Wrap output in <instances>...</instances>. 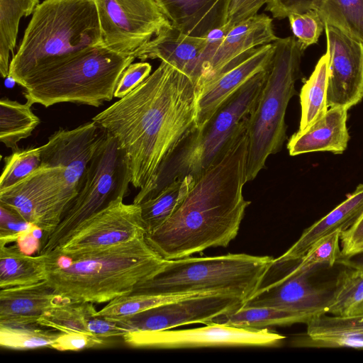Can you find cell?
Instances as JSON below:
<instances>
[{"mask_svg":"<svg viewBox=\"0 0 363 363\" xmlns=\"http://www.w3.org/2000/svg\"><path fill=\"white\" fill-rule=\"evenodd\" d=\"M312 272H296L290 263L273 259L258 286L242 306H269L303 313L312 318L325 315L332 291L315 286Z\"/></svg>","mask_w":363,"mask_h":363,"instance_id":"cell-12","label":"cell"},{"mask_svg":"<svg viewBox=\"0 0 363 363\" xmlns=\"http://www.w3.org/2000/svg\"><path fill=\"white\" fill-rule=\"evenodd\" d=\"M60 333L38 323L16 325L0 324V345L13 350L50 347Z\"/></svg>","mask_w":363,"mask_h":363,"instance_id":"cell-32","label":"cell"},{"mask_svg":"<svg viewBox=\"0 0 363 363\" xmlns=\"http://www.w3.org/2000/svg\"><path fill=\"white\" fill-rule=\"evenodd\" d=\"M362 301L363 269L346 267L337 277L326 313L349 316Z\"/></svg>","mask_w":363,"mask_h":363,"instance_id":"cell-31","label":"cell"},{"mask_svg":"<svg viewBox=\"0 0 363 363\" xmlns=\"http://www.w3.org/2000/svg\"><path fill=\"white\" fill-rule=\"evenodd\" d=\"M329 57L328 106L349 109L363 99V43L325 25Z\"/></svg>","mask_w":363,"mask_h":363,"instance_id":"cell-16","label":"cell"},{"mask_svg":"<svg viewBox=\"0 0 363 363\" xmlns=\"http://www.w3.org/2000/svg\"><path fill=\"white\" fill-rule=\"evenodd\" d=\"M287 18L294 36L304 50L318 43L325 25L315 10L291 13Z\"/></svg>","mask_w":363,"mask_h":363,"instance_id":"cell-38","label":"cell"},{"mask_svg":"<svg viewBox=\"0 0 363 363\" xmlns=\"http://www.w3.org/2000/svg\"><path fill=\"white\" fill-rule=\"evenodd\" d=\"M46 278L45 256L23 252L17 244L0 246L1 289L31 284Z\"/></svg>","mask_w":363,"mask_h":363,"instance_id":"cell-24","label":"cell"},{"mask_svg":"<svg viewBox=\"0 0 363 363\" xmlns=\"http://www.w3.org/2000/svg\"><path fill=\"white\" fill-rule=\"evenodd\" d=\"M363 314V301L359 303L352 312L350 315ZM350 316V315H349Z\"/></svg>","mask_w":363,"mask_h":363,"instance_id":"cell-49","label":"cell"},{"mask_svg":"<svg viewBox=\"0 0 363 363\" xmlns=\"http://www.w3.org/2000/svg\"><path fill=\"white\" fill-rule=\"evenodd\" d=\"M195 294H199L171 296L129 294L108 302L102 309L96 311L94 315L108 319L122 318Z\"/></svg>","mask_w":363,"mask_h":363,"instance_id":"cell-33","label":"cell"},{"mask_svg":"<svg viewBox=\"0 0 363 363\" xmlns=\"http://www.w3.org/2000/svg\"><path fill=\"white\" fill-rule=\"evenodd\" d=\"M65 301H68L57 294L45 280L1 289L0 324L37 323L46 311Z\"/></svg>","mask_w":363,"mask_h":363,"instance_id":"cell-21","label":"cell"},{"mask_svg":"<svg viewBox=\"0 0 363 363\" xmlns=\"http://www.w3.org/2000/svg\"><path fill=\"white\" fill-rule=\"evenodd\" d=\"M340 257L363 251V214L350 228L340 233Z\"/></svg>","mask_w":363,"mask_h":363,"instance_id":"cell-45","label":"cell"},{"mask_svg":"<svg viewBox=\"0 0 363 363\" xmlns=\"http://www.w3.org/2000/svg\"><path fill=\"white\" fill-rule=\"evenodd\" d=\"M191 175L177 178L156 196L138 205L146 234H150L164 223L187 196L195 184Z\"/></svg>","mask_w":363,"mask_h":363,"instance_id":"cell-26","label":"cell"},{"mask_svg":"<svg viewBox=\"0 0 363 363\" xmlns=\"http://www.w3.org/2000/svg\"><path fill=\"white\" fill-rule=\"evenodd\" d=\"M103 45L133 53L171 23L154 0H94Z\"/></svg>","mask_w":363,"mask_h":363,"instance_id":"cell-11","label":"cell"},{"mask_svg":"<svg viewBox=\"0 0 363 363\" xmlns=\"http://www.w3.org/2000/svg\"><path fill=\"white\" fill-rule=\"evenodd\" d=\"M243 303L240 298L228 294H199L111 320L127 333L159 331L188 324H206L214 317L242 306Z\"/></svg>","mask_w":363,"mask_h":363,"instance_id":"cell-14","label":"cell"},{"mask_svg":"<svg viewBox=\"0 0 363 363\" xmlns=\"http://www.w3.org/2000/svg\"><path fill=\"white\" fill-rule=\"evenodd\" d=\"M320 0H269L266 11L275 18L283 19L294 13H303L314 10Z\"/></svg>","mask_w":363,"mask_h":363,"instance_id":"cell-43","label":"cell"},{"mask_svg":"<svg viewBox=\"0 0 363 363\" xmlns=\"http://www.w3.org/2000/svg\"><path fill=\"white\" fill-rule=\"evenodd\" d=\"M285 336L267 328L253 329L209 323L184 330L128 332L123 338L133 347L175 349L221 346H274Z\"/></svg>","mask_w":363,"mask_h":363,"instance_id":"cell-13","label":"cell"},{"mask_svg":"<svg viewBox=\"0 0 363 363\" xmlns=\"http://www.w3.org/2000/svg\"><path fill=\"white\" fill-rule=\"evenodd\" d=\"M340 231L337 230L317 241L298 261L290 262L296 272H313L322 264L333 266L340 255Z\"/></svg>","mask_w":363,"mask_h":363,"instance_id":"cell-36","label":"cell"},{"mask_svg":"<svg viewBox=\"0 0 363 363\" xmlns=\"http://www.w3.org/2000/svg\"><path fill=\"white\" fill-rule=\"evenodd\" d=\"M274 50L272 43L245 52L198 89L197 128L204 125L247 81L269 67Z\"/></svg>","mask_w":363,"mask_h":363,"instance_id":"cell-17","label":"cell"},{"mask_svg":"<svg viewBox=\"0 0 363 363\" xmlns=\"http://www.w3.org/2000/svg\"><path fill=\"white\" fill-rule=\"evenodd\" d=\"M336 263L345 267L363 269V251L348 257H339Z\"/></svg>","mask_w":363,"mask_h":363,"instance_id":"cell-48","label":"cell"},{"mask_svg":"<svg viewBox=\"0 0 363 363\" xmlns=\"http://www.w3.org/2000/svg\"><path fill=\"white\" fill-rule=\"evenodd\" d=\"M40 0H0V73L9 74V56L16 45L18 26L23 16L33 14Z\"/></svg>","mask_w":363,"mask_h":363,"instance_id":"cell-29","label":"cell"},{"mask_svg":"<svg viewBox=\"0 0 363 363\" xmlns=\"http://www.w3.org/2000/svg\"><path fill=\"white\" fill-rule=\"evenodd\" d=\"M206 46L205 37L186 35L170 25L138 49L133 55L142 61L160 59L166 62L191 77L196 84Z\"/></svg>","mask_w":363,"mask_h":363,"instance_id":"cell-19","label":"cell"},{"mask_svg":"<svg viewBox=\"0 0 363 363\" xmlns=\"http://www.w3.org/2000/svg\"><path fill=\"white\" fill-rule=\"evenodd\" d=\"M329 57L327 52L318 60L300 93L301 115L298 130H304L328 111Z\"/></svg>","mask_w":363,"mask_h":363,"instance_id":"cell-27","label":"cell"},{"mask_svg":"<svg viewBox=\"0 0 363 363\" xmlns=\"http://www.w3.org/2000/svg\"><path fill=\"white\" fill-rule=\"evenodd\" d=\"M171 25L182 33L203 38L228 21L230 0H154Z\"/></svg>","mask_w":363,"mask_h":363,"instance_id":"cell-20","label":"cell"},{"mask_svg":"<svg viewBox=\"0 0 363 363\" xmlns=\"http://www.w3.org/2000/svg\"><path fill=\"white\" fill-rule=\"evenodd\" d=\"M60 164L40 166L13 186L0 190V205L50 235L76 196L67 187Z\"/></svg>","mask_w":363,"mask_h":363,"instance_id":"cell-10","label":"cell"},{"mask_svg":"<svg viewBox=\"0 0 363 363\" xmlns=\"http://www.w3.org/2000/svg\"><path fill=\"white\" fill-rule=\"evenodd\" d=\"M269 0H230L228 21L230 29L236 24L257 14L258 11Z\"/></svg>","mask_w":363,"mask_h":363,"instance_id":"cell-44","label":"cell"},{"mask_svg":"<svg viewBox=\"0 0 363 363\" xmlns=\"http://www.w3.org/2000/svg\"><path fill=\"white\" fill-rule=\"evenodd\" d=\"M308 345L313 347L363 348V334L308 337Z\"/></svg>","mask_w":363,"mask_h":363,"instance_id":"cell-46","label":"cell"},{"mask_svg":"<svg viewBox=\"0 0 363 363\" xmlns=\"http://www.w3.org/2000/svg\"><path fill=\"white\" fill-rule=\"evenodd\" d=\"M278 38L273 29L272 19L265 13H257L236 24L228 31L213 56L202 69L197 89L245 52L272 43Z\"/></svg>","mask_w":363,"mask_h":363,"instance_id":"cell-18","label":"cell"},{"mask_svg":"<svg viewBox=\"0 0 363 363\" xmlns=\"http://www.w3.org/2000/svg\"><path fill=\"white\" fill-rule=\"evenodd\" d=\"M197 92L191 77L161 61L134 90L92 118L116 138L125 152L135 188L150 185L197 128Z\"/></svg>","mask_w":363,"mask_h":363,"instance_id":"cell-1","label":"cell"},{"mask_svg":"<svg viewBox=\"0 0 363 363\" xmlns=\"http://www.w3.org/2000/svg\"><path fill=\"white\" fill-rule=\"evenodd\" d=\"M41 147L16 148L4 157V166L0 177V190L16 184L30 174L41 164Z\"/></svg>","mask_w":363,"mask_h":363,"instance_id":"cell-35","label":"cell"},{"mask_svg":"<svg viewBox=\"0 0 363 363\" xmlns=\"http://www.w3.org/2000/svg\"><path fill=\"white\" fill-rule=\"evenodd\" d=\"M247 121L203 171L186 199L155 231L145 235L162 258L189 257L213 247H226L237 236L247 207Z\"/></svg>","mask_w":363,"mask_h":363,"instance_id":"cell-2","label":"cell"},{"mask_svg":"<svg viewBox=\"0 0 363 363\" xmlns=\"http://www.w3.org/2000/svg\"><path fill=\"white\" fill-rule=\"evenodd\" d=\"M105 339L85 332H61L50 348L59 351H79L104 345Z\"/></svg>","mask_w":363,"mask_h":363,"instance_id":"cell-39","label":"cell"},{"mask_svg":"<svg viewBox=\"0 0 363 363\" xmlns=\"http://www.w3.org/2000/svg\"><path fill=\"white\" fill-rule=\"evenodd\" d=\"M342 334H363V314L345 317L323 315L307 323L310 337Z\"/></svg>","mask_w":363,"mask_h":363,"instance_id":"cell-37","label":"cell"},{"mask_svg":"<svg viewBox=\"0 0 363 363\" xmlns=\"http://www.w3.org/2000/svg\"><path fill=\"white\" fill-rule=\"evenodd\" d=\"M96 311L93 303L86 302V318L90 333L103 338L123 337L127 333L115 320L95 315Z\"/></svg>","mask_w":363,"mask_h":363,"instance_id":"cell-42","label":"cell"},{"mask_svg":"<svg viewBox=\"0 0 363 363\" xmlns=\"http://www.w3.org/2000/svg\"><path fill=\"white\" fill-rule=\"evenodd\" d=\"M99 45L103 42L94 0H44L10 62L8 77L21 86L41 67Z\"/></svg>","mask_w":363,"mask_h":363,"instance_id":"cell-4","label":"cell"},{"mask_svg":"<svg viewBox=\"0 0 363 363\" xmlns=\"http://www.w3.org/2000/svg\"><path fill=\"white\" fill-rule=\"evenodd\" d=\"M0 246L16 241L20 235L33 225L2 205H0Z\"/></svg>","mask_w":363,"mask_h":363,"instance_id":"cell-40","label":"cell"},{"mask_svg":"<svg viewBox=\"0 0 363 363\" xmlns=\"http://www.w3.org/2000/svg\"><path fill=\"white\" fill-rule=\"evenodd\" d=\"M311 319L312 317L306 314L274 307L242 306L214 317L206 324L218 323L240 328L263 329L298 323H307Z\"/></svg>","mask_w":363,"mask_h":363,"instance_id":"cell-25","label":"cell"},{"mask_svg":"<svg viewBox=\"0 0 363 363\" xmlns=\"http://www.w3.org/2000/svg\"><path fill=\"white\" fill-rule=\"evenodd\" d=\"M135 59L103 45L91 47L29 75L21 84L23 96L30 106L69 102L99 107L112 100L122 72Z\"/></svg>","mask_w":363,"mask_h":363,"instance_id":"cell-5","label":"cell"},{"mask_svg":"<svg viewBox=\"0 0 363 363\" xmlns=\"http://www.w3.org/2000/svg\"><path fill=\"white\" fill-rule=\"evenodd\" d=\"M152 66L148 62L131 63L122 72L116 85L114 97L121 99L134 90L149 77Z\"/></svg>","mask_w":363,"mask_h":363,"instance_id":"cell-41","label":"cell"},{"mask_svg":"<svg viewBox=\"0 0 363 363\" xmlns=\"http://www.w3.org/2000/svg\"><path fill=\"white\" fill-rule=\"evenodd\" d=\"M347 111L342 106L329 107L311 126L295 133L287 144L289 155L296 156L314 152L342 154L347 149L350 139Z\"/></svg>","mask_w":363,"mask_h":363,"instance_id":"cell-22","label":"cell"},{"mask_svg":"<svg viewBox=\"0 0 363 363\" xmlns=\"http://www.w3.org/2000/svg\"><path fill=\"white\" fill-rule=\"evenodd\" d=\"M40 118L28 103L7 98L0 101V140L6 147L18 148V143L29 137L40 124Z\"/></svg>","mask_w":363,"mask_h":363,"instance_id":"cell-28","label":"cell"},{"mask_svg":"<svg viewBox=\"0 0 363 363\" xmlns=\"http://www.w3.org/2000/svg\"><path fill=\"white\" fill-rule=\"evenodd\" d=\"M47 283L67 301L101 303L129 294L157 274L167 259L145 235L110 247L44 254Z\"/></svg>","mask_w":363,"mask_h":363,"instance_id":"cell-3","label":"cell"},{"mask_svg":"<svg viewBox=\"0 0 363 363\" xmlns=\"http://www.w3.org/2000/svg\"><path fill=\"white\" fill-rule=\"evenodd\" d=\"M38 324L60 332L89 333L86 318V302L68 301L46 311Z\"/></svg>","mask_w":363,"mask_h":363,"instance_id":"cell-34","label":"cell"},{"mask_svg":"<svg viewBox=\"0 0 363 363\" xmlns=\"http://www.w3.org/2000/svg\"><path fill=\"white\" fill-rule=\"evenodd\" d=\"M130 179L125 152L116 138L106 131L89 162L77 196L55 230L43 237L38 254L52 251L84 220L111 201L126 196Z\"/></svg>","mask_w":363,"mask_h":363,"instance_id":"cell-9","label":"cell"},{"mask_svg":"<svg viewBox=\"0 0 363 363\" xmlns=\"http://www.w3.org/2000/svg\"><path fill=\"white\" fill-rule=\"evenodd\" d=\"M43 234L44 233L40 228L33 225L29 230L20 235L16 242L23 252L32 255L37 251L39 252Z\"/></svg>","mask_w":363,"mask_h":363,"instance_id":"cell-47","label":"cell"},{"mask_svg":"<svg viewBox=\"0 0 363 363\" xmlns=\"http://www.w3.org/2000/svg\"><path fill=\"white\" fill-rule=\"evenodd\" d=\"M314 10L324 25L363 43V0H320Z\"/></svg>","mask_w":363,"mask_h":363,"instance_id":"cell-30","label":"cell"},{"mask_svg":"<svg viewBox=\"0 0 363 363\" xmlns=\"http://www.w3.org/2000/svg\"><path fill=\"white\" fill-rule=\"evenodd\" d=\"M274 54L257 106L248 118L247 179L252 181L268 157L281 149L286 139L285 114L296 94L304 52L293 36L273 42Z\"/></svg>","mask_w":363,"mask_h":363,"instance_id":"cell-8","label":"cell"},{"mask_svg":"<svg viewBox=\"0 0 363 363\" xmlns=\"http://www.w3.org/2000/svg\"><path fill=\"white\" fill-rule=\"evenodd\" d=\"M362 214L363 184H360L340 204L306 229L299 239L275 259L282 262L298 261L320 239L337 230H348Z\"/></svg>","mask_w":363,"mask_h":363,"instance_id":"cell-23","label":"cell"},{"mask_svg":"<svg viewBox=\"0 0 363 363\" xmlns=\"http://www.w3.org/2000/svg\"><path fill=\"white\" fill-rule=\"evenodd\" d=\"M273 259L269 256L242 253L167 259L157 274L137 284L130 294L222 293L238 296L245 302L255 292Z\"/></svg>","mask_w":363,"mask_h":363,"instance_id":"cell-7","label":"cell"},{"mask_svg":"<svg viewBox=\"0 0 363 363\" xmlns=\"http://www.w3.org/2000/svg\"><path fill=\"white\" fill-rule=\"evenodd\" d=\"M145 234L140 205L126 204L123 198H118L84 220L54 250L72 252L99 249L127 242Z\"/></svg>","mask_w":363,"mask_h":363,"instance_id":"cell-15","label":"cell"},{"mask_svg":"<svg viewBox=\"0 0 363 363\" xmlns=\"http://www.w3.org/2000/svg\"><path fill=\"white\" fill-rule=\"evenodd\" d=\"M268 69L247 81L204 125L194 130L163 164L150 185L140 189L133 203L140 204L154 198L177 178L191 175L196 180L248 120L258 102Z\"/></svg>","mask_w":363,"mask_h":363,"instance_id":"cell-6","label":"cell"}]
</instances>
